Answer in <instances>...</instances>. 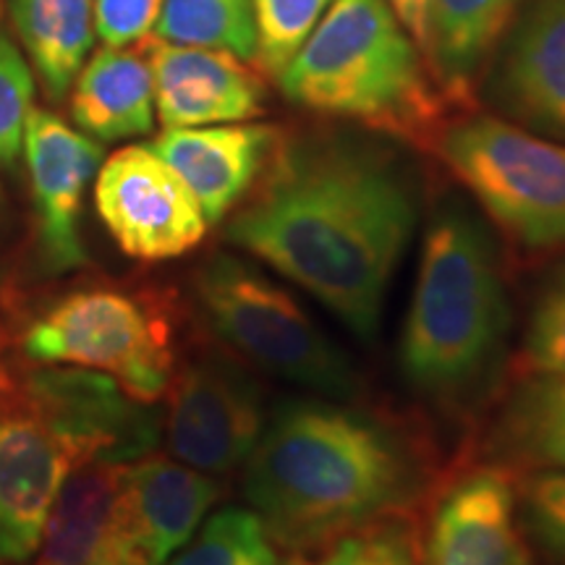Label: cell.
Masks as SVG:
<instances>
[{
    "label": "cell",
    "mask_w": 565,
    "mask_h": 565,
    "mask_svg": "<svg viewBox=\"0 0 565 565\" xmlns=\"http://www.w3.org/2000/svg\"><path fill=\"white\" fill-rule=\"evenodd\" d=\"M416 221L419 189L404 154L362 134L309 131L278 139L225 238L374 343Z\"/></svg>",
    "instance_id": "6da1fadb"
},
{
    "label": "cell",
    "mask_w": 565,
    "mask_h": 565,
    "mask_svg": "<svg viewBox=\"0 0 565 565\" xmlns=\"http://www.w3.org/2000/svg\"><path fill=\"white\" fill-rule=\"evenodd\" d=\"M244 492L275 545L324 547L422 494L419 450L391 422L324 395L288 398L267 414Z\"/></svg>",
    "instance_id": "7a4b0ae2"
},
{
    "label": "cell",
    "mask_w": 565,
    "mask_h": 565,
    "mask_svg": "<svg viewBox=\"0 0 565 565\" xmlns=\"http://www.w3.org/2000/svg\"><path fill=\"white\" fill-rule=\"evenodd\" d=\"M158 437V412L105 374L0 362V565L32 561L79 466L137 461Z\"/></svg>",
    "instance_id": "3957f363"
},
{
    "label": "cell",
    "mask_w": 565,
    "mask_h": 565,
    "mask_svg": "<svg viewBox=\"0 0 565 565\" xmlns=\"http://www.w3.org/2000/svg\"><path fill=\"white\" fill-rule=\"evenodd\" d=\"M511 299L490 225L469 202L445 196L424 231L398 364L416 398L466 416L503 372Z\"/></svg>",
    "instance_id": "277c9868"
},
{
    "label": "cell",
    "mask_w": 565,
    "mask_h": 565,
    "mask_svg": "<svg viewBox=\"0 0 565 565\" xmlns=\"http://www.w3.org/2000/svg\"><path fill=\"white\" fill-rule=\"evenodd\" d=\"M275 79L303 110L395 137L429 131L443 108L427 55L387 0H333Z\"/></svg>",
    "instance_id": "5b68a950"
},
{
    "label": "cell",
    "mask_w": 565,
    "mask_h": 565,
    "mask_svg": "<svg viewBox=\"0 0 565 565\" xmlns=\"http://www.w3.org/2000/svg\"><path fill=\"white\" fill-rule=\"evenodd\" d=\"M192 291L212 333L244 362L324 398L351 401L362 393V374L349 353L249 259L212 254L194 270Z\"/></svg>",
    "instance_id": "8992f818"
},
{
    "label": "cell",
    "mask_w": 565,
    "mask_h": 565,
    "mask_svg": "<svg viewBox=\"0 0 565 565\" xmlns=\"http://www.w3.org/2000/svg\"><path fill=\"white\" fill-rule=\"evenodd\" d=\"M435 150L515 246L563 249L565 141L500 116H466L437 131Z\"/></svg>",
    "instance_id": "52a82bcc"
},
{
    "label": "cell",
    "mask_w": 565,
    "mask_h": 565,
    "mask_svg": "<svg viewBox=\"0 0 565 565\" xmlns=\"http://www.w3.org/2000/svg\"><path fill=\"white\" fill-rule=\"evenodd\" d=\"M30 362L105 374L154 404L175 374L173 322L158 301L116 286H89L47 303L21 333Z\"/></svg>",
    "instance_id": "ba28073f"
},
{
    "label": "cell",
    "mask_w": 565,
    "mask_h": 565,
    "mask_svg": "<svg viewBox=\"0 0 565 565\" xmlns=\"http://www.w3.org/2000/svg\"><path fill=\"white\" fill-rule=\"evenodd\" d=\"M166 440L175 461L231 475L249 461L267 422L265 391L249 366L223 351L186 362L171 380Z\"/></svg>",
    "instance_id": "9c48e42d"
},
{
    "label": "cell",
    "mask_w": 565,
    "mask_h": 565,
    "mask_svg": "<svg viewBox=\"0 0 565 565\" xmlns=\"http://www.w3.org/2000/svg\"><path fill=\"white\" fill-rule=\"evenodd\" d=\"M95 207L118 249L139 263L183 257L210 225L186 181L150 145L121 147L103 160Z\"/></svg>",
    "instance_id": "30bf717a"
},
{
    "label": "cell",
    "mask_w": 565,
    "mask_h": 565,
    "mask_svg": "<svg viewBox=\"0 0 565 565\" xmlns=\"http://www.w3.org/2000/svg\"><path fill=\"white\" fill-rule=\"evenodd\" d=\"M21 154L30 175L42 267L68 273L87 265L79 217L84 192L103 166V145L55 113L32 108Z\"/></svg>",
    "instance_id": "8fae6325"
},
{
    "label": "cell",
    "mask_w": 565,
    "mask_h": 565,
    "mask_svg": "<svg viewBox=\"0 0 565 565\" xmlns=\"http://www.w3.org/2000/svg\"><path fill=\"white\" fill-rule=\"evenodd\" d=\"M487 95L508 121L565 141V0H534L515 13Z\"/></svg>",
    "instance_id": "7c38bea8"
},
{
    "label": "cell",
    "mask_w": 565,
    "mask_h": 565,
    "mask_svg": "<svg viewBox=\"0 0 565 565\" xmlns=\"http://www.w3.org/2000/svg\"><path fill=\"white\" fill-rule=\"evenodd\" d=\"M419 565H534L519 492L503 469H475L445 490Z\"/></svg>",
    "instance_id": "4fadbf2b"
},
{
    "label": "cell",
    "mask_w": 565,
    "mask_h": 565,
    "mask_svg": "<svg viewBox=\"0 0 565 565\" xmlns=\"http://www.w3.org/2000/svg\"><path fill=\"white\" fill-rule=\"evenodd\" d=\"M150 63L162 129L242 124L265 110L263 79L236 55L152 40Z\"/></svg>",
    "instance_id": "5bb4252c"
},
{
    "label": "cell",
    "mask_w": 565,
    "mask_h": 565,
    "mask_svg": "<svg viewBox=\"0 0 565 565\" xmlns=\"http://www.w3.org/2000/svg\"><path fill=\"white\" fill-rule=\"evenodd\" d=\"M126 463L79 466L61 487L38 545V565H145L124 492Z\"/></svg>",
    "instance_id": "9a60e30c"
},
{
    "label": "cell",
    "mask_w": 565,
    "mask_h": 565,
    "mask_svg": "<svg viewBox=\"0 0 565 565\" xmlns=\"http://www.w3.org/2000/svg\"><path fill=\"white\" fill-rule=\"evenodd\" d=\"M267 124H217L166 129L150 147L186 181L210 225L221 223L252 192L278 145Z\"/></svg>",
    "instance_id": "2e32d148"
},
{
    "label": "cell",
    "mask_w": 565,
    "mask_h": 565,
    "mask_svg": "<svg viewBox=\"0 0 565 565\" xmlns=\"http://www.w3.org/2000/svg\"><path fill=\"white\" fill-rule=\"evenodd\" d=\"M124 492L145 565H166L207 519L221 487L192 466L145 456L124 466Z\"/></svg>",
    "instance_id": "e0dca14e"
},
{
    "label": "cell",
    "mask_w": 565,
    "mask_h": 565,
    "mask_svg": "<svg viewBox=\"0 0 565 565\" xmlns=\"http://www.w3.org/2000/svg\"><path fill=\"white\" fill-rule=\"evenodd\" d=\"M71 118L89 139L108 145L154 129V79L150 42L105 45L84 61L71 84Z\"/></svg>",
    "instance_id": "ac0fdd59"
},
{
    "label": "cell",
    "mask_w": 565,
    "mask_h": 565,
    "mask_svg": "<svg viewBox=\"0 0 565 565\" xmlns=\"http://www.w3.org/2000/svg\"><path fill=\"white\" fill-rule=\"evenodd\" d=\"M524 0H433L427 61L437 87L466 100Z\"/></svg>",
    "instance_id": "d6986e66"
},
{
    "label": "cell",
    "mask_w": 565,
    "mask_h": 565,
    "mask_svg": "<svg viewBox=\"0 0 565 565\" xmlns=\"http://www.w3.org/2000/svg\"><path fill=\"white\" fill-rule=\"evenodd\" d=\"M26 61L47 97L71 89L95 42V0H9Z\"/></svg>",
    "instance_id": "ffe728a7"
},
{
    "label": "cell",
    "mask_w": 565,
    "mask_h": 565,
    "mask_svg": "<svg viewBox=\"0 0 565 565\" xmlns=\"http://www.w3.org/2000/svg\"><path fill=\"white\" fill-rule=\"evenodd\" d=\"M490 454L534 471H565V377L526 374L490 429Z\"/></svg>",
    "instance_id": "44dd1931"
},
{
    "label": "cell",
    "mask_w": 565,
    "mask_h": 565,
    "mask_svg": "<svg viewBox=\"0 0 565 565\" xmlns=\"http://www.w3.org/2000/svg\"><path fill=\"white\" fill-rule=\"evenodd\" d=\"M154 40L225 51L246 63L257 61V26L252 0H166Z\"/></svg>",
    "instance_id": "7402d4cb"
},
{
    "label": "cell",
    "mask_w": 565,
    "mask_h": 565,
    "mask_svg": "<svg viewBox=\"0 0 565 565\" xmlns=\"http://www.w3.org/2000/svg\"><path fill=\"white\" fill-rule=\"evenodd\" d=\"M166 565H286L263 519L246 508H223L202 521Z\"/></svg>",
    "instance_id": "603a6c76"
},
{
    "label": "cell",
    "mask_w": 565,
    "mask_h": 565,
    "mask_svg": "<svg viewBox=\"0 0 565 565\" xmlns=\"http://www.w3.org/2000/svg\"><path fill=\"white\" fill-rule=\"evenodd\" d=\"M333 0H252L257 26V66L278 76L299 53Z\"/></svg>",
    "instance_id": "cb8c5ba5"
},
{
    "label": "cell",
    "mask_w": 565,
    "mask_h": 565,
    "mask_svg": "<svg viewBox=\"0 0 565 565\" xmlns=\"http://www.w3.org/2000/svg\"><path fill=\"white\" fill-rule=\"evenodd\" d=\"M521 362L529 374L565 377V265L536 294L521 338Z\"/></svg>",
    "instance_id": "d4e9b609"
},
{
    "label": "cell",
    "mask_w": 565,
    "mask_h": 565,
    "mask_svg": "<svg viewBox=\"0 0 565 565\" xmlns=\"http://www.w3.org/2000/svg\"><path fill=\"white\" fill-rule=\"evenodd\" d=\"M34 108V71L0 26V171H11L24 147L26 116Z\"/></svg>",
    "instance_id": "484cf974"
},
{
    "label": "cell",
    "mask_w": 565,
    "mask_h": 565,
    "mask_svg": "<svg viewBox=\"0 0 565 565\" xmlns=\"http://www.w3.org/2000/svg\"><path fill=\"white\" fill-rule=\"evenodd\" d=\"M529 540L553 565H565V471H534L515 487Z\"/></svg>",
    "instance_id": "4316f807"
},
{
    "label": "cell",
    "mask_w": 565,
    "mask_h": 565,
    "mask_svg": "<svg viewBox=\"0 0 565 565\" xmlns=\"http://www.w3.org/2000/svg\"><path fill=\"white\" fill-rule=\"evenodd\" d=\"M317 565H419V553L412 529L391 515L338 536Z\"/></svg>",
    "instance_id": "83f0119b"
},
{
    "label": "cell",
    "mask_w": 565,
    "mask_h": 565,
    "mask_svg": "<svg viewBox=\"0 0 565 565\" xmlns=\"http://www.w3.org/2000/svg\"><path fill=\"white\" fill-rule=\"evenodd\" d=\"M166 0H95V32L105 45L121 47L147 40Z\"/></svg>",
    "instance_id": "f1b7e54d"
},
{
    "label": "cell",
    "mask_w": 565,
    "mask_h": 565,
    "mask_svg": "<svg viewBox=\"0 0 565 565\" xmlns=\"http://www.w3.org/2000/svg\"><path fill=\"white\" fill-rule=\"evenodd\" d=\"M393 6L395 17L401 19V24L406 26L408 34L416 40V45L422 47L427 55V34H429V6L433 0H387Z\"/></svg>",
    "instance_id": "f546056e"
},
{
    "label": "cell",
    "mask_w": 565,
    "mask_h": 565,
    "mask_svg": "<svg viewBox=\"0 0 565 565\" xmlns=\"http://www.w3.org/2000/svg\"><path fill=\"white\" fill-rule=\"evenodd\" d=\"M6 343H9V335H6V328H3V322H0V356H3V349H6Z\"/></svg>",
    "instance_id": "4dcf8cb0"
},
{
    "label": "cell",
    "mask_w": 565,
    "mask_h": 565,
    "mask_svg": "<svg viewBox=\"0 0 565 565\" xmlns=\"http://www.w3.org/2000/svg\"><path fill=\"white\" fill-rule=\"evenodd\" d=\"M0 221H3V200H0Z\"/></svg>",
    "instance_id": "1f68e13d"
},
{
    "label": "cell",
    "mask_w": 565,
    "mask_h": 565,
    "mask_svg": "<svg viewBox=\"0 0 565 565\" xmlns=\"http://www.w3.org/2000/svg\"><path fill=\"white\" fill-rule=\"evenodd\" d=\"M0 286H3V273H0Z\"/></svg>",
    "instance_id": "d6a6232c"
}]
</instances>
